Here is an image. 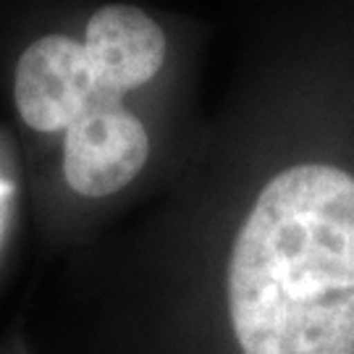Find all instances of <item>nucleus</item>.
<instances>
[{
  "label": "nucleus",
  "instance_id": "1",
  "mask_svg": "<svg viewBox=\"0 0 354 354\" xmlns=\"http://www.w3.org/2000/svg\"><path fill=\"white\" fill-rule=\"evenodd\" d=\"M241 354H354V176L286 168L260 192L228 260Z\"/></svg>",
  "mask_w": 354,
  "mask_h": 354
},
{
  "label": "nucleus",
  "instance_id": "4",
  "mask_svg": "<svg viewBox=\"0 0 354 354\" xmlns=\"http://www.w3.org/2000/svg\"><path fill=\"white\" fill-rule=\"evenodd\" d=\"M84 48L127 92L158 76L165 61L163 29L145 11L121 3L102 6L89 16Z\"/></svg>",
  "mask_w": 354,
  "mask_h": 354
},
{
  "label": "nucleus",
  "instance_id": "3",
  "mask_svg": "<svg viewBox=\"0 0 354 354\" xmlns=\"http://www.w3.org/2000/svg\"><path fill=\"white\" fill-rule=\"evenodd\" d=\"M150 155V137L124 105L84 115L66 129L64 176L82 197H108L140 176Z\"/></svg>",
  "mask_w": 354,
  "mask_h": 354
},
{
  "label": "nucleus",
  "instance_id": "2",
  "mask_svg": "<svg viewBox=\"0 0 354 354\" xmlns=\"http://www.w3.org/2000/svg\"><path fill=\"white\" fill-rule=\"evenodd\" d=\"M127 89L102 71L84 42L48 35L32 42L19 58L13 100L26 127L61 131L84 115L124 105Z\"/></svg>",
  "mask_w": 354,
  "mask_h": 354
}]
</instances>
